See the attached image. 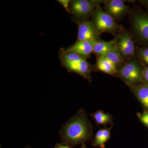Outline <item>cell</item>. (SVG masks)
<instances>
[{"instance_id":"ac0fdd59","label":"cell","mask_w":148,"mask_h":148,"mask_svg":"<svg viewBox=\"0 0 148 148\" xmlns=\"http://www.w3.org/2000/svg\"><path fill=\"white\" fill-rule=\"evenodd\" d=\"M139 55L142 61L148 65V49H145L140 50Z\"/></svg>"},{"instance_id":"ba28073f","label":"cell","mask_w":148,"mask_h":148,"mask_svg":"<svg viewBox=\"0 0 148 148\" xmlns=\"http://www.w3.org/2000/svg\"><path fill=\"white\" fill-rule=\"evenodd\" d=\"M106 9L113 18H119L127 13L128 8L121 0H110L106 2Z\"/></svg>"},{"instance_id":"7c38bea8","label":"cell","mask_w":148,"mask_h":148,"mask_svg":"<svg viewBox=\"0 0 148 148\" xmlns=\"http://www.w3.org/2000/svg\"><path fill=\"white\" fill-rule=\"evenodd\" d=\"M135 95L145 108L148 109V85H140L132 86Z\"/></svg>"},{"instance_id":"5bb4252c","label":"cell","mask_w":148,"mask_h":148,"mask_svg":"<svg viewBox=\"0 0 148 148\" xmlns=\"http://www.w3.org/2000/svg\"><path fill=\"white\" fill-rule=\"evenodd\" d=\"M104 56L112 61L117 67L120 66L123 61V57L116 45Z\"/></svg>"},{"instance_id":"d6986e66","label":"cell","mask_w":148,"mask_h":148,"mask_svg":"<svg viewBox=\"0 0 148 148\" xmlns=\"http://www.w3.org/2000/svg\"><path fill=\"white\" fill-rule=\"evenodd\" d=\"M141 81L145 84L146 85H148V67L143 71Z\"/></svg>"},{"instance_id":"30bf717a","label":"cell","mask_w":148,"mask_h":148,"mask_svg":"<svg viewBox=\"0 0 148 148\" xmlns=\"http://www.w3.org/2000/svg\"><path fill=\"white\" fill-rule=\"evenodd\" d=\"M96 64L97 69L105 73L114 75L118 73L117 67L105 56H99Z\"/></svg>"},{"instance_id":"7a4b0ae2","label":"cell","mask_w":148,"mask_h":148,"mask_svg":"<svg viewBox=\"0 0 148 148\" xmlns=\"http://www.w3.org/2000/svg\"><path fill=\"white\" fill-rule=\"evenodd\" d=\"M92 23L100 33L114 34L117 30L118 26L113 17L100 8H97L94 11Z\"/></svg>"},{"instance_id":"ffe728a7","label":"cell","mask_w":148,"mask_h":148,"mask_svg":"<svg viewBox=\"0 0 148 148\" xmlns=\"http://www.w3.org/2000/svg\"><path fill=\"white\" fill-rule=\"evenodd\" d=\"M58 2L64 6V8L67 11H68V12H70L69 11V7L70 3L71 2V1L70 0H58Z\"/></svg>"},{"instance_id":"8fae6325","label":"cell","mask_w":148,"mask_h":148,"mask_svg":"<svg viewBox=\"0 0 148 148\" xmlns=\"http://www.w3.org/2000/svg\"><path fill=\"white\" fill-rule=\"evenodd\" d=\"M111 127L101 129L96 132L94 139L92 141L93 147L106 148V143L110 140L111 137Z\"/></svg>"},{"instance_id":"6da1fadb","label":"cell","mask_w":148,"mask_h":148,"mask_svg":"<svg viewBox=\"0 0 148 148\" xmlns=\"http://www.w3.org/2000/svg\"><path fill=\"white\" fill-rule=\"evenodd\" d=\"M60 135L62 144L71 148L92 139V125L84 110L79 111L62 126Z\"/></svg>"},{"instance_id":"4fadbf2b","label":"cell","mask_w":148,"mask_h":148,"mask_svg":"<svg viewBox=\"0 0 148 148\" xmlns=\"http://www.w3.org/2000/svg\"><path fill=\"white\" fill-rule=\"evenodd\" d=\"M115 45V39L110 41L98 40L93 48L92 52L99 56H104Z\"/></svg>"},{"instance_id":"7402d4cb","label":"cell","mask_w":148,"mask_h":148,"mask_svg":"<svg viewBox=\"0 0 148 148\" xmlns=\"http://www.w3.org/2000/svg\"><path fill=\"white\" fill-rule=\"evenodd\" d=\"M81 148H86V146L85 144H82V147Z\"/></svg>"},{"instance_id":"e0dca14e","label":"cell","mask_w":148,"mask_h":148,"mask_svg":"<svg viewBox=\"0 0 148 148\" xmlns=\"http://www.w3.org/2000/svg\"><path fill=\"white\" fill-rule=\"evenodd\" d=\"M137 115L143 124L148 127V111H145L143 113H139Z\"/></svg>"},{"instance_id":"8992f818","label":"cell","mask_w":148,"mask_h":148,"mask_svg":"<svg viewBox=\"0 0 148 148\" xmlns=\"http://www.w3.org/2000/svg\"><path fill=\"white\" fill-rule=\"evenodd\" d=\"M77 40V41H84L98 40L99 33L90 21H82L78 24Z\"/></svg>"},{"instance_id":"2e32d148","label":"cell","mask_w":148,"mask_h":148,"mask_svg":"<svg viewBox=\"0 0 148 148\" xmlns=\"http://www.w3.org/2000/svg\"><path fill=\"white\" fill-rule=\"evenodd\" d=\"M84 58L76 53L66 51V53L63 54L62 59L63 62H78Z\"/></svg>"},{"instance_id":"cb8c5ba5","label":"cell","mask_w":148,"mask_h":148,"mask_svg":"<svg viewBox=\"0 0 148 148\" xmlns=\"http://www.w3.org/2000/svg\"><path fill=\"white\" fill-rule=\"evenodd\" d=\"M146 3H147V5H148V1H146Z\"/></svg>"},{"instance_id":"5b68a950","label":"cell","mask_w":148,"mask_h":148,"mask_svg":"<svg viewBox=\"0 0 148 148\" xmlns=\"http://www.w3.org/2000/svg\"><path fill=\"white\" fill-rule=\"evenodd\" d=\"M115 45L123 57L135 55V47L131 36L127 32L118 35L115 39Z\"/></svg>"},{"instance_id":"603a6c76","label":"cell","mask_w":148,"mask_h":148,"mask_svg":"<svg viewBox=\"0 0 148 148\" xmlns=\"http://www.w3.org/2000/svg\"><path fill=\"white\" fill-rule=\"evenodd\" d=\"M25 148H32L31 147H29V146H27V147H26Z\"/></svg>"},{"instance_id":"9c48e42d","label":"cell","mask_w":148,"mask_h":148,"mask_svg":"<svg viewBox=\"0 0 148 148\" xmlns=\"http://www.w3.org/2000/svg\"><path fill=\"white\" fill-rule=\"evenodd\" d=\"M134 29L143 39L148 42V17L144 15L138 14L133 18Z\"/></svg>"},{"instance_id":"3957f363","label":"cell","mask_w":148,"mask_h":148,"mask_svg":"<svg viewBox=\"0 0 148 148\" xmlns=\"http://www.w3.org/2000/svg\"><path fill=\"white\" fill-rule=\"evenodd\" d=\"M143 71L138 63L133 60L123 66L119 72L122 79L132 87L141 81Z\"/></svg>"},{"instance_id":"44dd1931","label":"cell","mask_w":148,"mask_h":148,"mask_svg":"<svg viewBox=\"0 0 148 148\" xmlns=\"http://www.w3.org/2000/svg\"><path fill=\"white\" fill-rule=\"evenodd\" d=\"M54 148H71L70 146L67 145H64L62 143H58L56 145Z\"/></svg>"},{"instance_id":"277c9868","label":"cell","mask_w":148,"mask_h":148,"mask_svg":"<svg viewBox=\"0 0 148 148\" xmlns=\"http://www.w3.org/2000/svg\"><path fill=\"white\" fill-rule=\"evenodd\" d=\"M102 1L75 0L71 1L69 11L78 18H84L93 12L95 6Z\"/></svg>"},{"instance_id":"9a60e30c","label":"cell","mask_w":148,"mask_h":148,"mask_svg":"<svg viewBox=\"0 0 148 148\" xmlns=\"http://www.w3.org/2000/svg\"><path fill=\"white\" fill-rule=\"evenodd\" d=\"M91 116L98 125H105L110 123L112 117L109 114L105 113L103 111L98 110L91 114Z\"/></svg>"},{"instance_id":"52a82bcc","label":"cell","mask_w":148,"mask_h":148,"mask_svg":"<svg viewBox=\"0 0 148 148\" xmlns=\"http://www.w3.org/2000/svg\"><path fill=\"white\" fill-rule=\"evenodd\" d=\"M98 41H77L67 49V51L76 53L83 58L88 57L93 51L94 46Z\"/></svg>"}]
</instances>
